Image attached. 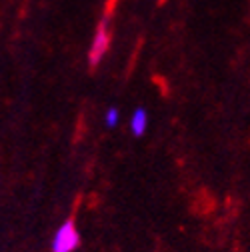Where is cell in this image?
I'll use <instances>...</instances> for the list:
<instances>
[{"mask_svg": "<svg viewBox=\"0 0 250 252\" xmlns=\"http://www.w3.org/2000/svg\"><path fill=\"white\" fill-rule=\"evenodd\" d=\"M110 20H112V14L106 12L100 18L98 26H96L94 38H92V44H90V50H88V64H90V68H96L100 62L104 60V56H106V52L110 48V40H112V36H110V28H112Z\"/></svg>", "mask_w": 250, "mask_h": 252, "instance_id": "obj_1", "label": "cell"}, {"mask_svg": "<svg viewBox=\"0 0 250 252\" xmlns=\"http://www.w3.org/2000/svg\"><path fill=\"white\" fill-rule=\"evenodd\" d=\"M80 232L72 218L64 220L50 240V252H76L80 248Z\"/></svg>", "mask_w": 250, "mask_h": 252, "instance_id": "obj_2", "label": "cell"}, {"mask_svg": "<svg viewBox=\"0 0 250 252\" xmlns=\"http://www.w3.org/2000/svg\"><path fill=\"white\" fill-rule=\"evenodd\" d=\"M128 128H130L132 136H136V138L144 136V132L148 130V112H146V108L138 106V108L132 112L130 122H128Z\"/></svg>", "mask_w": 250, "mask_h": 252, "instance_id": "obj_3", "label": "cell"}, {"mask_svg": "<svg viewBox=\"0 0 250 252\" xmlns=\"http://www.w3.org/2000/svg\"><path fill=\"white\" fill-rule=\"evenodd\" d=\"M118 122H120V110L114 108V106H110V108L106 110V114H104V124H106V128H116Z\"/></svg>", "mask_w": 250, "mask_h": 252, "instance_id": "obj_4", "label": "cell"}]
</instances>
